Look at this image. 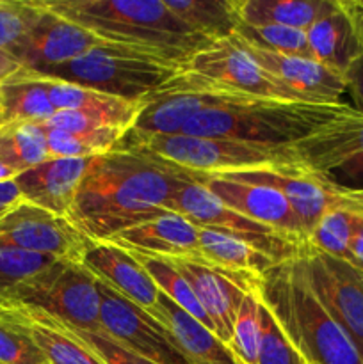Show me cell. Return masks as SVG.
<instances>
[{"label":"cell","mask_w":363,"mask_h":364,"mask_svg":"<svg viewBox=\"0 0 363 364\" xmlns=\"http://www.w3.org/2000/svg\"><path fill=\"white\" fill-rule=\"evenodd\" d=\"M20 201H23V199H21L20 188H18L16 181L11 180L0 183V219H2L9 210H13Z\"/></svg>","instance_id":"cell-45"},{"label":"cell","mask_w":363,"mask_h":364,"mask_svg":"<svg viewBox=\"0 0 363 364\" xmlns=\"http://www.w3.org/2000/svg\"><path fill=\"white\" fill-rule=\"evenodd\" d=\"M34 75V73H32ZM39 77V75H36ZM48 91L50 102L57 112H105L116 114V116L127 117L134 121L137 119L142 102H128V100L116 98V96L103 95V92L93 91L89 87L71 84V82L57 80V78L39 77Z\"/></svg>","instance_id":"cell-30"},{"label":"cell","mask_w":363,"mask_h":364,"mask_svg":"<svg viewBox=\"0 0 363 364\" xmlns=\"http://www.w3.org/2000/svg\"><path fill=\"white\" fill-rule=\"evenodd\" d=\"M82 265L105 287L142 309H152L160 290L134 252L110 242H93L82 258Z\"/></svg>","instance_id":"cell-21"},{"label":"cell","mask_w":363,"mask_h":364,"mask_svg":"<svg viewBox=\"0 0 363 364\" xmlns=\"http://www.w3.org/2000/svg\"><path fill=\"white\" fill-rule=\"evenodd\" d=\"M246 100L251 98L228 95L198 75L182 70L162 89L142 100L134 127L123 135L116 149H134L146 139L182 134L192 117Z\"/></svg>","instance_id":"cell-9"},{"label":"cell","mask_w":363,"mask_h":364,"mask_svg":"<svg viewBox=\"0 0 363 364\" xmlns=\"http://www.w3.org/2000/svg\"><path fill=\"white\" fill-rule=\"evenodd\" d=\"M110 244L130 252L157 258H182L199 262V228L174 212L127 228L114 235Z\"/></svg>","instance_id":"cell-20"},{"label":"cell","mask_w":363,"mask_h":364,"mask_svg":"<svg viewBox=\"0 0 363 364\" xmlns=\"http://www.w3.org/2000/svg\"><path fill=\"white\" fill-rule=\"evenodd\" d=\"M46 7L114 46L135 50L184 70L212 45L182 23L164 0H43Z\"/></svg>","instance_id":"cell-2"},{"label":"cell","mask_w":363,"mask_h":364,"mask_svg":"<svg viewBox=\"0 0 363 364\" xmlns=\"http://www.w3.org/2000/svg\"><path fill=\"white\" fill-rule=\"evenodd\" d=\"M290 148L299 169L320 183L363 191V114L351 103Z\"/></svg>","instance_id":"cell-7"},{"label":"cell","mask_w":363,"mask_h":364,"mask_svg":"<svg viewBox=\"0 0 363 364\" xmlns=\"http://www.w3.org/2000/svg\"><path fill=\"white\" fill-rule=\"evenodd\" d=\"M16 176H18L16 171H14L13 167L9 166V164H6L2 159H0V183H4V181L14 180Z\"/></svg>","instance_id":"cell-48"},{"label":"cell","mask_w":363,"mask_h":364,"mask_svg":"<svg viewBox=\"0 0 363 364\" xmlns=\"http://www.w3.org/2000/svg\"><path fill=\"white\" fill-rule=\"evenodd\" d=\"M198 181L205 185L223 205L235 212L242 213L255 223L269 226L270 230L306 244V235L298 213L274 188L267 185L248 183V181L233 180L228 176H212V174H199Z\"/></svg>","instance_id":"cell-16"},{"label":"cell","mask_w":363,"mask_h":364,"mask_svg":"<svg viewBox=\"0 0 363 364\" xmlns=\"http://www.w3.org/2000/svg\"><path fill=\"white\" fill-rule=\"evenodd\" d=\"M256 364H306L298 348L262 302V334Z\"/></svg>","instance_id":"cell-39"},{"label":"cell","mask_w":363,"mask_h":364,"mask_svg":"<svg viewBox=\"0 0 363 364\" xmlns=\"http://www.w3.org/2000/svg\"><path fill=\"white\" fill-rule=\"evenodd\" d=\"M0 364H50L41 348L16 323L0 316Z\"/></svg>","instance_id":"cell-40"},{"label":"cell","mask_w":363,"mask_h":364,"mask_svg":"<svg viewBox=\"0 0 363 364\" xmlns=\"http://www.w3.org/2000/svg\"><path fill=\"white\" fill-rule=\"evenodd\" d=\"M299 259L313 294L351 338L363 359V276L344 259L315 251L308 244Z\"/></svg>","instance_id":"cell-13"},{"label":"cell","mask_w":363,"mask_h":364,"mask_svg":"<svg viewBox=\"0 0 363 364\" xmlns=\"http://www.w3.org/2000/svg\"><path fill=\"white\" fill-rule=\"evenodd\" d=\"M356 223L358 217L352 215L351 212L340 208L330 210L312 230L308 245L324 255L349 262V247H351Z\"/></svg>","instance_id":"cell-38"},{"label":"cell","mask_w":363,"mask_h":364,"mask_svg":"<svg viewBox=\"0 0 363 364\" xmlns=\"http://www.w3.org/2000/svg\"><path fill=\"white\" fill-rule=\"evenodd\" d=\"M134 255L135 258L141 262V265L144 267L146 272L152 276V279L155 281L160 294L166 295L173 304H177L178 308H182L185 313H189L192 318H196L198 322H201L203 326L209 327L210 331L216 333L212 320H210V316L205 313L203 306L199 304L198 297H196V294L192 291L189 281L178 272V269L173 263L167 262L166 258H155V256L137 255V252H134Z\"/></svg>","instance_id":"cell-32"},{"label":"cell","mask_w":363,"mask_h":364,"mask_svg":"<svg viewBox=\"0 0 363 364\" xmlns=\"http://www.w3.org/2000/svg\"><path fill=\"white\" fill-rule=\"evenodd\" d=\"M0 316L21 327L41 348L50 364H103L77 338L38 309L4 304L0 306Z\"/></svg>","instance_id":"cell-24"},{"label":"cell","mask_w":363,"mask_h":364,"mask_svg":"<svg viewBox=\"0 0 363 364\" xmlns=\"http://www.w3.org/2000/svg\"><path fill=\"white\" fill-rule=\"evenodd\" d=\"M349 265L354 267L363 276V219L358 217L354 233H352L351 247H349Z\"/></svg>","instance_id":"cell-44"},{"label":"cell","mask_w":363,"mask_h":364,"mask_svg":"<svg viewBox=\"0 0 363 364\" xmlns=\"http://www.w3.org/2000/svg\"><path fill=\"white\" fill-rule=\"evenodd\" d=\"M166 259L173 263L178 272L189 281L199 304L212 320L217 338L226 345L230 343L238 308L248 291L258 290L260 277L226 272L219 267L194 259Z\"/></svg>","instance_id":"cell-15"},{"label":"cell","mask_w":363,"mask_h":364,"mask_svg":"<svg viewBox=\"0 0 363 364\" xmlns=\"http://www.w3.org/2000/svg\"><path fill=\"white\" fill-rule=\"evenodd\" d=\"M167 210L185 217L194 226L216 230L238 238L278 263L299 256L305 245L308 244V242L302 244V242L292 240V238L270 230L269 226L255 223L242 213L228 208L198 180L182 187L171 198Z\"/></svg>","instance_id":"cell-10"},{"label":"cell","mask_w":363,"mask_h":364,"mask_svg":"<svg viewBox=\"0 0 363 364\" xmlns=\"http://www.w3.org/2000/svg\"><path fill=\"white\" fill-rule=\"evenodd\" d=\"M198 173L152 153L112 149L96 156L68 219L93 242H107L127 228L169 212L171 198Z\"/></svg>","instance_id":"cell-1"},{"label":"cell","mask_w":363,"mask_h":364,"mask_svg":"<svg viewBox=\"0 0 363 364\" xmlns=\"http://www.w3.org/2000/svg\"><path fill=\"white\" fill-rule=\"evenodd\" d=\"M347 96L352 100L351 107H354L358 112L363 114V55L358 57L347 71L344 73Z\"/></svg>","instance_id":"cell-43"},{"label":"cell","mask_w":363,"mask_h":364,"mask_svg":"<svg viewBox=\"0 0 363 364\" xmlns=\"http://www.w3.org/2000/svg\"><path fill=\"white\" fill-rule=\"evenodd\" d=\"M43 13L41 0H0V50L16 55Z\"/></svg>","instance_id":"cell-36"},{"label":"cell","mask_w":363,"mask_h":364,"mask_svg":"<svg viewBox=\"0 0 363 364\" xmlns=\"http://www.w3.org/2000/svg\"><path fill=\"white\" fill-rule=\"evenodd\" d=\"M0 244L60 262L82 263L93 240L68 217L20 201L0 219Z\"/></svg>","instance_id":"cell-11"},{"label":"cell","mask_w":363,"mask_h":364,"mask_svg":"<svg viewBox=\"0 0 363 364\" xmlns=\"http://www.w3.org/2000/svg\"><path fill=\"white\" fill-rule=\"evenodd\" d=\"M0 102L4 109V124L20 121L45 123L57 112L41 78L23 70L0 84Z\"/></svg>","instance_id":"cell-29"},{"label":"cell","mask_w":363,"mask_h":364,"mask_svg":"<svg viewBox=\"0 0 363 364\" xmlns=\"http://www.w3.org/2000/svg\"><path fill=\"white\" fill-rule=\"evenodd\" d=\"M344 103L324 105L280 100H246L192 117L182 128V134L269 146H292L337 116Z\"/></svg>","instance_id":"cell-4"},{"label":"cell","mask_w":363,"mask_h":364,"mask_svg":"<svg viewBox=\"0 0 363 364\" xmlns=\"http://www.w3.org/2000/svg\"><path fill=\"white\" fill-rule=\"evenodd\" d=\"M4 124V109H2V102H0V127Z\"/></svg>","instance_id":"cell-49"},{"label":"cell","mask_w":363,"mask_h":364,"mask_svg":"<svg viewBox=\"0 0 363 364\" xmlns=\"http://www.w3.org/2000/svg\"><path fill=\"white\" fill-rule=\"evenodd\" d=\"M223 176L248 181V183L267 185V187L283 194L301 220L306 242H308L310 233L317 226V223L330 210H333V191H331V187L317 181L315 178L306 174L299 167L244 171V173H231L223 174Z\"/></svg>","instance_id":"cell-22"},{"label":"cell","mask_w":363,"mask_h":364,"mask_svg":"<svg viewBox=\"0 0 363 364\" xmlns=\"http://www.w3.org/2000/svg\"><path fill=\"white\" fill-rule=\"evenodd\" d=\"M93 159H48L14 178L21 199L56 215L68 217Z\"/></svg>","instance_id":"cell-19"},{"label":"cell","mask_w":363,"mask_h":364,"mask_svg":"<svg viewBox=\"0 0 363 364\" xmlns=\"http://www.w3.org/2000/svg\"><path fill=\"white\" fill-rule=\"evenodd\" d=\"M260 334H262V299H260L258 290L248 291L238 308L233 333H231V340L228 343L238 363L256 364Z\"/></svg>","instance_id":"cell-37"},{"label":"cell","mask_w":363,"mask_h":364,"mask_svg":"<svg viewBox=\"0 0 363 364\" xmlns=\"http://www.w3.org/2000/svg\"><path fill=\"white\" fill-rule=\"evenodd\" d=\"M57 262L59 259L0 244V304H6L14 291Z\"/></svg>","instance_id":"cell-35"},{"label":"cell","mask_w":363,"mask_h":364,"mask_svg":"<svg viewBox=\"0 0 363 364\" xmlns=\"http://www.w3.org/2000/svg\"><path fill=\"white\" fill-rule=\"evenodd\" d=\"M20 70H21L20 63H18L13 55H9V53L0 50V84L9 80V78L14 77Z\"/></svg>","instance_id":"cell-46"},{"label":"cell","mask_w":363,"mask_h":364,"mask_svg":"<svg viewBox=\"0 0 363 364\" xmlns=\"http://www.w3.org/2000/svg\"><path fill=\"white\" fill-rule=\"evenodd\" d=\"M6 304L34 308L63 326L102 334V295L98 279L82 263L59 259L14 291Z\"/></svg>","instance_id":"cell-8"},{"label":"cell","mask_w":363,"mask_h":364,"mask_svg":"<svg viewBox=\"0 0 363 364\" xmlns=\"http://www.w3.org/2000/svg\"><path fill=\"white\" fill-rule=\"evenodd\" d=\"M184 71L198 75L228 95L292 102L287 92L256 64L237 36L214 41L205 50L194 53Z\"/></svg>","instance_id":"cell-14"},{"label":"cell","mask_w":363,"mask_h":364,"mask_svg":"<svg viewBox=\"0 0 363 364\" xmlns=\"http://www.w3.org/2000/svg\"><path fill=\"white\" fill-rule=\"evenodd\" d=\"M338 7V0H238L242 23L285 25L308 31Z\"/></svg>","instance_id":"cell-26"},{"label":"cell","mask_w":363,"mask_h":364,"mask_svg":"<svg viewBox=\"0 0 363 364\" xmlns=\"http://www.w3.org/2000/svg\"><path fill=\"white\" fill-rule=\"evenodd\" d=\"M306 38L313 59L337 73L344 75L347 68L363 55L358 27L342 0H338V7L333 13L320 18L306 31Z\"/></svg>","instance_id":"cell-25"},{"label":"cell","mask_w":363,"mask_h":364,"mask_svg":"<svg viewBox=\"0 0 363 364\" xmlns=\"http://www.w3.org/2000/svg\"><path fill=\"white\" fill-rule=\"evenodd\" d=\"M134 149L160 156L178 167L199 174L223 176L256 169L298 167L290 146H269L233 139L159 135L146 139Z\"/></svg>","instance_id":"cell-6"},{"label":"cell","mask_w":363,"mask_h":364,"mask_svg":"<svg viewBox=\"0 0 363 364\" xmlns=\"http://www.w3.org/2000/svg\"><path fill=\"white\" fill-rule=\"evenodd\" d=\"M235 36H237L241 41H244L246 45L253 46V48L256 50H263V52L270 53H281V55L313 59V53L308 45L306 32L299 31V28L273 23L249 25L242 23L241 21Z\"/></svg>","instance_id":"cell-34"},{"label":"cell","mask_w":363,"mask_h":364,"mask_svg":"<svg viewBox=\"0 0 363 364\" xmlns=\"http://www.w3.org/2000/svg\"><path fill=\"white\" fill-rule=\"evenodd\" d=\"M102 295V334L153 364H191L173 334L146 309L117 295L98 281Z\"/></svg>","instance_id":"cell-12"},{"label":"cell","mask_w":363,"mask_h":364,"mask_svg":"<svg viewBox=\"0 0 363 364\" xmlns=\"http://www.w3.org/2000/svg\"><path fill=\"white\" fill-rule=\"evenodd\" d=\"M242 45L292 102L331 105L342 103V98L347 95L344 75L324 66L319 60L263 52L246 45L244 41Z\"/></svg>","instance_id":"cell-17"},{"label":"cell","mask_w":363,"mask_h":364,"mask_svg":"<svg viewBox=\"0 0 363 364\" xmlns=\"http://www.w3.org/2000/svg\"><path fill=\"white\" fill-rule=\"evenodd\" d=\"M59 326L63 327L66 333H70L71 336L77 338L84 347H88L89 350H91L103 364H153L146 361V359L139 358V355H135L134 352L127 350V348L121 347L120 343L109 340V338L103 336V334L78 331V329H73V327L63 326V323H59Z\"/></svg>","instance_id":"cell-42"},{"label":"cell","mask_w":363,"mask_h":364,"mask_svg":"<svg viewBox=\"0 0 363 364\" xmlns=\"http://www.w3.org/2000/svg\"><path fill=\"white\" fill-rule=\"evenodd\" d=\"M180 71V66L107 43L70 63L34 75L71 82L128 102H142L173 80Z\"/></svg>","instance_id":"cell-5"},{"label":"cell","mask_w":363,"mask_h":364,"mask_svg":"<svg viewBox=\"0 0 363 364\" xmlns=\"http://www.w3.org/2000/svg\"><path fill=\"white\" fill-rule=\"evenodd\" d=\"M41 124L48 130L63 132H96L105 128L128 132L134 127V121L105 112H56Z\"/></svg>","instance_id":"cell-41"},{"label":"cell","mask_w":363,"mask_h":364,"mask_svg":"<svg viewBox=\"0 0 363 364\" xmlns=\"http://www.w3.org/2000/svg\"><path fill=\"white\" fill-rule=\"evenodd\" d=\"M342 2H344V6L347 7L352 20H354L356 27H358L359 39H362V45H363V0H342Z\"/></svg>","instance_id":"cell-47"},{"label":"cell","mask_w":363,"mask_h":364,"mask_svg":"<svg viewBox=\"0 0 363 364\" xmlns=\"http://www.w3.org/2000/svg\"><path fill=\"white\" fill-rule=\"evenodd\" d=\"M178 20L209 41L235 36L241 25L238 0H164Z\"/></svg>","instance_id":"cell-28"},{"label":"cell","mask_w":363,"mask_h":364,"mask_svg":"<svg viewBox=\"0 0 363 364\" xmlns=\"http://www.w3.org/2000/svg\"><path fill=\"white\" fill-rule=\"evenodd\" d=\"M148 313L167 327L177 347L191 364H241L214 331L173 304L164 294L159 295V301Z\"/></svg>","instance_id":"cell-23"},{"label":"cell","mask_w":363,"mask_h":364,"mask_svg":"<svg viewBox=\"0 0 363 364\" xmlns=\"http://www.w3.org/2000/svg\"><path fill=\"white\" fill-rule=\"evenodd\" d=\"M199 262L219 267L226 272L253 277H262L270 267L278 263L238 238L205 228H199Z\"/></svg>","instance_id":"cell-27"},{"label":"cell","mask_w":363,"mask_h":364,"mask_svg":"<svg viewBox=\"0 0 363 364\" xmlns=\"http://www.w3.org/2000/svg\"><path fill=\"white\" fill-rule=\"evenodd\" d=\"M103 45L107 43L96 38L88 28L53 13L45 6V13L16 52L14 59L20 63L21 70L39 73L48 68L70 63Z\"/></svg>","instance_id":"cell-18"},{"label":"cell","mask_w":363,"mask_h":364,"mask_svg":"<svg viewBox=\"0 0 363 364\" xmlns=\"http://www.w3.org/2000/svg\"><path fill=\"white\" fill-rule=\"evenodd\" d=\"M46 130V142L52 159H93L117 148L127 130L105 128L96 132Z\"/></svg>","instance_id":"cell-33"},{"label":"cell","mask_w":363,"mask_h":364,"mask_svg":"<svg viewBox=\"0 0 363 364\" xmlns=\"http://www.w3.org/2000/svg\"><path fill=\"white\" fill-rule=\"evenodd\" d=\"M0 159L18 174L46 162L50 156L46 130L41 123L20 121L0 127Z\"/></svg>","instance_id":"cell-31"},{"label":"cell","mask_w":363,"mask_h":364,"mask_svg":"<svg viewBox=\"0 0 363 364\" xmlns=\"http://www.w3.org/2000/svg\"><path fill=\"white\" fill-rule=\"evenodd\" d=\"M258 294L306 364H363L358 348L310 288L299 256L270 267Z\"/></svg>","instance_id":"cell-3"}]
</instances>
